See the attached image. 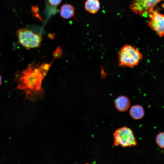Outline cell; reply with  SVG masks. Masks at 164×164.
<instances>
[{
	"instance_id": "obj_1",
	"label": "cell",
	"mask_w": 164,
	"mask_h": 164,
	"mask_svg": "<svg viewBox=\"0 0 164 164\" xmlns=\"http://www.w3.org/2000/svg\"><path fill=\"white\" fill-rule=\"evenodd\" d=\"M51 65L50 63L39 65L32 63L22 71H17L15 81L17 85L14 90L23 91L26 98L32 101L42 98L43 93L41 83Z\"/></svg>"
},
{
	"instance_id": "obj_2",
	"label": "cell",
	"mask_w": 164,
	"mask_h": 164,
	"mask_svg": "<svg viewBox=\"0 0 164 164\" xmlns=\"http://www.w3.org/2000/svg\"><path fill=\"white\" fill-rule=\"evenodd\" d=\"M142 57V53L136 47L126 44L118 52V64L121 67L132 68L138 65Z\"/></svg>"
},
{
	"instance_id": "obj_3",
	"label": "cell",
	"mask_w": 164,
	"mask_h": 164,
	"mask_svg": "<svg viewBox=\"0 0 164 164\" xmlns=\"http://www.w3.org/2000/svg\"><path fill=\"white\" fill-rule=\"evenodd\" d=\"M19 43L26 49L38 47L41 44V35L26 28L18 29L16 32Z\"/></svg>"
},
{
	"instance_id": "obj_4",
	"label": "cell",
	"mask_w": 164,
	"mask_h": 164,
	"mask_svg": "<svg viewBox=\"0 0 164 164\" xmlns=\"http://www.w3.org/2000/svg\"><path fill=\"white\" fill-rule=\"evenodd\" d=\"M114 145L122 147H132L137 144L133 132L129 128L123 127L115 131L113 134Z\"/></svg>"
},
{
	"instance_id": "obj_5",
	"label": "cell",
	"mask_w": 164,
	"mask_h": 164,
	"mask_svg": "<svg viewBox=\"0 0 164 164\" xmlns=\"http://www.w3.org/2000/svg\"><path fill=\"white\" fill-rule=\"evenodd\" d=\"M162 0H132L130 8L136 14L143 16L149 15L155 6Z\"/></svg>"
},
{
	"instance_id": "obj_6",
	"label": "cell",
	"mask_w": 164,
	"mask_h": 164,
	"mask_svg": "<svg viewBox=\"0 0 164 164\" xmlns=\"http://www.w3.org/2000/svg\"><path fill=\"white\" fill-rule=\"evenodd\" d=\"M148 16L149 18L148 22L149 26L160 37L164 36V15L155 10L153 11Z\"/></svg>"
},
{
	"instance_id": "obj_7",
	"label": "cell",
	"mask_w": 164,
	"mask_h": 164,
	"mask_svg": "<svg viewBox=\"0 0 164 164\" xmlns=\"http://www.w3.org/2000/svg\"><path fill=\"white\" fill-rule=\"evenodd\" d=\"M130 104L129 98L124 95L118 96L114 101V105L116 109L120 112H125L128 110Z\"/></svg>"
},
{
	"instance_id": "obj_8",
	"label": "cell",
	"mask_w": 164,
	"mask_h": 164,
	"mask_svg": "<svg viewBox=\"0 0 164 164\" xmlns=\"http://www.w3.org/2000/svg\"><path fill=\"white\" fill-rule=\"evenodd\" d=\"M129 114L132 118L135 120L142 118L144 116L145 111L143 107L139 105H133L129 111Z\"/></svg>"
},
{
	"instance_id": "obj_9",
	"label": "cell",
	"mask_w": 164,
	"mask_h": 164,
	"mask_svg": "<svg viewBox=\"0 0 164 164\" xmlns=\"http://www.w3.org/2000/svg\"><path fill=\"white\" fill-rule=\"evenodd\" d=\"M74 10L73 7L69 4L63 5L60 9V14L65 19H69L73 16Z\"/></svg>"
},
{
	"instance_id": "obj_10",
	"label": "cell",
	"mask_w": 164,
	"mask_h": 164,
	"mask_svg": "<svg viewBox=\"0 0 164 164\" xmlns=\"http://www.w3.org/2000/svg\"><path fill=\"white\" fill-rule=\"evenodd\" d=\"M100 7V4L98 0H87L85 4L86 10L92 14L96 13Z\"/></svg>"
},
{
	"instance_id": "obj_11",
	"label": "cell",
	"mask_w": 164,
	"mask_h": 164,
	"mask_svg": "<svg viewBox=\"0 0 164 164\" xmlns=\"http://www.w3.org/2000/svg\"><path fill=\"white\" fill-rule=\"evenodd\" d=\"M155 141L160 148L164 149V132H160L156 135Z\"/></svg>"
},
{
	"instance_id": "obj_12",
	"label": "cell",
	"mask_w": 164,
	"mask_h": 164,
	"mask_svg": "<svg viewBox=\"0 0 164 164\" xmlns=\"http://www.w3.org/2000/svg\"><path fill=\"white\" fill-rule=\"evenodd\" d=\"M62 0H48L50 4L52 6H56L60 4Z\"/></svg>"
},
{
	"instance_id": "obj_13",
	"label": "cell",
	"mask_w": 164,
	"mask_h": 164,
	"mask_svg": "<svg viewBox=\"0 0 164 164\" xmlns=\"http://www.w3.org/2000/svg\"><path fill=\"white\" fill-rule=\"evenodd\" d=\"M61 49L60 47L57 48L56 50L54 52L53 55L54 57L58 58L61 56Z\"/></svg>"
},
{
	"instance_id": "obj_14",
	"label": "cell",
	"mask_w": 164,
	"mask_h": 164,
	"mask_svg": "<svg viewBox=\"0 0 164 164\" xmlns=\"http://www.w3.org/2000/svg\"><path fill=\"white\" fill-rule=\"evenodd\" d=\"M2 83V78L1 75H0V86L1 85Z\"/></svg>"
},
{
	"instance_id": "obj_15",
	"label": "cell",
	"mask_w": 164,
	"mask_h": 164,
	"mask_svg": "<svg viewBox=\"0 0 164 164\" xmlns=\"http://www.w3.org/2000/svg\"><path fill=\"white\" fill-rule=\"evenodd\" d=\"M162 153L164 154V149L162 151Z\"/></svg>"
}]
</instances>
